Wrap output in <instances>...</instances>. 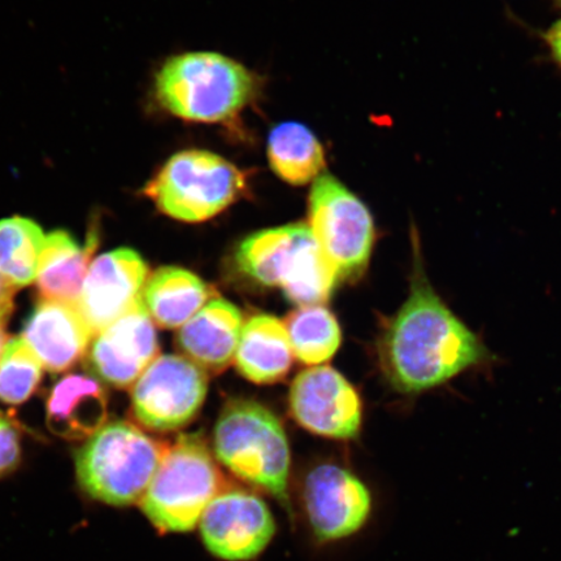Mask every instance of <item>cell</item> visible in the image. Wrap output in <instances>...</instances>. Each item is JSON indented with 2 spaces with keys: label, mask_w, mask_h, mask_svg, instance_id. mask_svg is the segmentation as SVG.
Wrapping results in <instances>:
<instances>
[{
  "label": "cell",
  "mask_w": 561,
  "mask_h": 561,
  "mask_svg": "<svg viewBox=\"0 0 561 561\" xmlns=\"http://www.w3.org/2000/svg\"><path fill=\"white\" fill-rule=\"evenodd\" d=\"M289 407L297 423L318 436L353 439L360 431L362 399L354 386L331 367L301 370L294 378Z\"/></svg>",
  "instance_id": "11"
},
{
  "label": "cell",
  "mask_w": 561,
  "mask_h": 561,
  "mask_svg": "<svg viewBox=\"0 0 561 561\" xmlns=\"http://www.w3.org/2000/svg\"><path fill=\"white\" fill-rule=\"evenodd\" d=\"M107 416V391L96 377L81 374L62 377L48 397V430L62 439L93 437Z\"/></svg>",
  "instance_id": "17"
},
{
  "label": "cell",
  "mask_w": 561,
  "mask_h": 561,
  "mask_svg": "<svg viewBox=\"0 0 561 561\" xmlns=\"http://www.w3.org/2000/svg\"><path fill=\"white\" fill-rule=\"evenodd\" d=\"M226 488L205 438L198 433L182 434L168 446L140 508L158 530L187 533Z\"/></svg>",
  "instance_id": "6"
},
{
  "label": "cell",
  "mask_w": 561,
  "mask_h": 561,
  "mask_svg": "<svg viewBox=\"0 0 561 561\" xmlns=\"http://www.w3.org/2000/svg\"><path fill=\"white\" fill-rule=\"evenodd\" d=\"M293 359L284 321L262 313L244 322L233 362L244 378L257 385L276 383L289 374Z\"/></svg>",
  "instance_id": "18"
},
{
  "label": "cell",
  "mask_w": 561,
  "mask_h": 561,
  "mask_svg": "<svg viewBox=\"0 0 561 561\" xmlns=\"http://www.w3.org/2000/svg\"><path fill=\"white\" fill-rule=\"evenodd\" d=\"M7 343V335L2 325H0V356H2Z\"/></svg>",
  "instance_id": "28"
},
{
  "label": "cell",
  "mask_w": 561,
  "mask_h": 561,
  "mask_svg": "<svg viewBox=\"0 0 561 561\" xmlns=\"http://www.w3.org/2000/svg\"><path fill=\"white\" fill-rule=\"evenodd\" d=\"M16 289L18 287L0 275V325L10 318L13 307H15Z\"/></svg>",
  "instance_id": "26"
},
{
  "label": "cell",
  "mask_w": 561,
  "mask_h": 561,
  "mask_svg": "<svg viewBox=\"0 0 561 561\" xmlns=\"http://www.w3.org/2000/svg\"><path fill=\"white\" fill-rule=\"evenodd\" d=\"M236 263L243 275L264 286L278 287L299 307L325 304L339 283L305 222L249 236L238 245Z\"/></svg>",
  "instance_id": "3"
},
{
  "label": "cell",
  "mask_w": 561,
  "mask_h": 561,
  "mask_svg": "<svg viewBox=\"0 0 561 561\" xmlns=\"http://www.w3.org/2000/svg\"><path fill=\"white\" fill-rule=\"evenodd\" d=\"M213 297L209 286L180 266H163L147 278L144 304L153 322L163 329L186 324Z\"/></svg>",
  "instance_id": "20"
},
{
  "label": "cell",
  "mask_w": 561,
  "mask_h": 561,
  "mask_svg": "<svg viewBox=\"0 0 561 561\" xmlns=\"http://www.w3.org/2000/svg\"><path fill=\"white\" fill-rule=\"evenodd\" d=\"M386 382L402 396H420L472 370H488L496 356L434 289L420 245L413 241L410 293L377 342Z\"/></svg>",
  "instance_id": "1"
},
{
  "label": "cell",
  "mask_w": 561,
  "mask_h": 561,
  "mask_svg": "<svg viewBox=\"0 0 561 561\" xmlns=\"http://www.w3.org/2000/svg\"><path fill=\"white\" fill-rule=\"evenodd\" d=\"M96 244L95 231L85 248H81L65 230H56L46 236L35 279L42 300L79 304Z\"/></svg>",
  "instance_id": "19"
},
{
  "label": "cell",
  "mask_w": 561,
  "mask_h": 561,
  "mask_svg": "<svg viewBox=\"0 0 561 561\" xmlns=\"http://www.w3.org/2000/svg\"><path fill=\"white\" fill-rule=\"evenodd\" d=\"M255 76L215 53L174 56L159 70L157 96L172 115L196 123L229 121L256 93Z\"/></svg>",
  "instance_id": "4"
},
{
  "label": "cell",
  "mask_w": 561,
  "mask_h": 561,
  "mask_svg": "<svg viewBox=\"0 0 561 561\" xmlns=\"http://www.w3.org/2000/svg\"><path fill=\"white\" fill-rule=\"evenodd\" d=\"M168 446L136 425L115 421L77 451V480L89 496L110 506L140 504Z\"/></svg>",
  "instance_id": "5"
},
{
  "label": "cell",
  "mask_w": 561,
  "mask_h": 561,
  "mask_svg": "<svg viewBox=\"0 0 561 561\" xmlns=\"http://www.w3.org/2000/svg\"><path fill=\"white\" fill-rule=\"evenodd\" d=\"M558 3H559V4H560V7H561V0H558Z\"/></svg>",
  "instance_id": "29"
},
{
  "label": "cell",
  "mask_w": 561,
  "mask_h": 561,
  "mask_svg": "<svg viewBox=\"0 0 561 561\" xmlns=\"http://www.w3.org/2000/svg\"><path fill=\"white\" fill-rule=\"evenodd\" d=\"M214 453L237 479L279 503L289 501V440L283 423L263 404L234 399L224 407L215 426Z\"/></svg>",
  "instance_id": "2"
},
{
  "label": "cell",
  "mask_w": 561,
  "mask_h": 561,
  "mask_svg": "<svg viewBox=\"0 0 561 561\" xmlns=\"http://www.w3.org/2000/svg\"><path fill=\"white\" fill-rule=\"evenodd\" d=\"M207 375L186 356H158L133 386V413L147 430H181L192 423L206 401Z\"/></svg>",
  "instance_id": "9"
},
{
  "label": "cell",
  "mask_w": 561,
  "mask_h": 561,
  "mask_svg": "<svg viewBox=\"0 0 561 561\" xmlns=\"http://www.w3.org/2000/svg\"><path fill=\"white\" fill-rule=\"evenodd\" d=\"M294 356L318 367L332 359L342 343L339 321L322 305L299 307L284 321Z\"/></svg>",
  "instance_id": "22"
},
{
  "label": "cell",
  "mask_w": 561,
  "mask_h": 561,
  "mask_svg": "<svg viewBox=\"0 0 561 561\" xmlns=\"http://www.w3.org/2000/svg\"><path fill=\"white\" fill-rule=\"evenodd\" d=\"M147 278L149 266L130 249L107 252L91 263L77 307L94 335L142 296Z\"/></svg>",
  "instance_id": "14"
},
{
  "label": "cell",
  "mask_w": 561,
  "mask_h": 561,
  "mask_svg": "<svg viewBox=\"0 0 561 561\" xmlns=\"http://www.w3.org/2000/svg\"><path fill=\"white\" fill-rule=\"evenodd\" d=\"M308 219L339 280L360 278L376 241L374 217L366 205L333 175L321 174L313 182Z\"/></svg>",
  "instance_id": "8"
},
{
  "label": "cell",
  "mask_w": 561,
  "mask_h": 561,
  "mask_svg": "<svg viewBox=\"0 0 561 561\" xmlns=\"http://www.w3.org/2000/svg\"><path fill=\"white\" fill-rule=\"evenodd\" d=\"M243 324L240 308L214 298L180 328L178 346L207 374H221L234 362Z\"/></svg>",
  "instance_id": "16"
},
{
  "label": "cell",
  "mask_w": 561,
  "mask_h": 561,
  "mask_svg": "<svg viewBox=\"0 0 561 561\" xmlns=\"http://www.w3.org/2000/svg\"><path fill=\"white\" fill-rule=\"evenodd\" d=\"M244 187V174L227 159L209 151L186 150L161 167L145 194L172 219L202 222L233 205Z\"/></svg>",
  "instance_id": "7"
},
{
  "label": "cell",
  "mask_w": 561,
  "mask_h": 561,
  "mask_svg": "<svg viewBox=\"0 0 561 561\" xmlns=\"http://www.w3.org/2000/svg\"><path fill=\"white\" fill-rule=\"evenodd\" d=\"M46 236L33 220L10 217L0 221V275L15 287H25L38 276Z\"/></svg>",
  "instance_id": "23"
},
{
  "label": "cell",
  "mask_w": 561,
  "mask_h": 561,
  "mask_svg": "<svg viewBox=\"0 0 561 561\" xmlns=\"http://www.w3.org/2000/svg\"><path fill=\"white\" fill-rule=\"evenodd\" d=\"M547 45L550 47L552 58L556 59L561 66V20L551 26V30L546 34Z\"/></svg>",
  "instance_id": "27"
},
{
  "label": "cell",
  "mask_w": 561,
  "mask_h": 561,
  "mask_svg": "<svg viewBox=\"0 0 561 561\" xmlns=\"http://www.w3.org/2000/svg\"><path fill=\"white\" fill-rule=\"evenodd\" d=\"M304 500L308 522L320 541H340L367 524L371 495L354 473L335 465H322L308 473Z\"/></svg>",
  "instance_id": "13"
},
{
  "label": "cell",
  "mask_w": 561,
  "mask_h": 561,
  "mask_svg": "<svg viewBox=\"0 0 561 561\" xmlns=\"http://www.w3.org/2000/svg\"><path fill=\"white\" fill-rule=\"evenodd\" d=\"M268 160L273 172L294 186L318 179L325 167L324 149L318 137L306 125L294 122L271 130Z\"/></svg>",
  "instance_id": "21"
},
{
  "label": "cell",
  "mask_w": 561,
  "mask_h": 561,
  "mask_svg": "<svg viewBox=\"0 0 561 561\" xmlns=\"http://www.w3.org/2000/svg\"><path fill=\"white\" fill-rule=\"evenodd\" d=\"M158 354L157 329L140 296L121 318L94 335L88 367L98 380L125 389L137 382Z\"/></svg>",
  "instance_id": "12"
},
{
  "label": "cell",
  "mask_w": 561,
  "mask_h": 561,
  "mask_svg": "<svg viewBox=\"0 0 561 561\" xmlns=\"http://www.w3.org/2000/svg\"><path fill=\"white\" fill-rule=\"evenodd\" d=\"M42 378V364L23 339L7 341L0 356V401L21 404L31 398Z\"/></svg>",
  "instance_id": "24"
},
{
  "label": "cell",
  "mask_w": 561,
  "mask_h": 561,
  "mask_svg": "<svg viewBox=\"0 0 561 561\" xmlns=\"http://www.w3.org/2000/svg\"><path fill=\"white\" fill-rule=\"evenodd\" d=\"M20 459L19 434L9 421L0 416V479L15 471Z\"/></svg>",
  "instance_id": "25"
},
{
  "label": "cell",
  "mask_w": 561,
  "mask_h": 561,
  "mask_svg": "<svg viewBox=\"0 0 561 561\" xmlns=\"http://www.w3.org/2000/svg\"><path fill=\"white\" fill-rule=\"evenodd\" d=\"M201 536L206 549L224 561L256 559L276 535V522L261 496L226 488L203 514Z\"/></svg>",
  "instance_id": "10"
},
{
  "label": "cell",
  "mask_w": 561,
  "mask_h": 561,
  "mask_svg": "<svg viewBox=\"0 0 561 561\" xmlns=\"http://www.w3.org/2000/svg\"><path fill=\"white\" fill-rule=\"evenodd\" d=\"M93 332L77 305L41 300L23 329V340L42 367L60 374L88 354Z\"/></svg>",
  "instance_id": "15"
}]
</instances>
